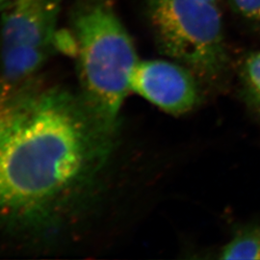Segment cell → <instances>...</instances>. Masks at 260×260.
<instances>
[{
	"label": "cell",
	"mask_w": 260,
	"mask_h": 260,
	"mask_svg": "<svg viewBox=\"0 0 260 260\" xmlns=\"http://www.w3.org/2000/svg\"><path fill=\"white\" fill-rule=\"evenodd\" d=\"M15 99L16 98L11 95L10 91L6 89V87L0 84V137L9 118L10 113L12 111Z\"/></svg>",
	"instance_id": "10"
},
{
	"label": "cell",
	"mask_w": 260,
	"mask_h": 260,
	"mask_svg": "<svg viewBox=\"0 0 260 260\" xmlns=\"http://www.w3.org/2000/svg\"><path fill=\"white\" fill-rule=\"evenodd\" d=\"M216 4L208 0H146L162 53L208 82L222 79L230 65Z\"/></svg>",
	"instance_id": "3"
},
{
	"label": "cell",
	"mask_w": 260,
	"mask_h": 260,
	"mask_svg": "<svg viewBox=\"0 0 260 260\" xmlns=\"http://www.w3.org/2000/svg\"><path fill=\"white\" fill-rule=\"evenodd\" d=\"M49 52V49L31 46L1 47L4 76L9 81H18L33 75L47 61Z\"/></svg>",
	"instance_id": "6"
},
{
	"label": "cell",
	"mask_w": 260,
	"mask_h": 260,
	"mask_svg": "<svg viewBox=\"0 0 260 260\" xmlns=\"http://www.w3.org/2000/svg\"><path fill=\"white\" fill-rule=\"evenodd\" d=\"M220 258L260 260V224L249 225L236 233L223 246Z\"/></svg>",
	"instance_id": "7"
},
{
	"label": "cell",
	"mask_w": 260,
	"mask_h": 260,
	"mask_svg": "<svg viewBox=\"0 0 260 260\" xmlns=\"http://www.w3.org/2000/svg\"><path fill=\"white\" fill-rule=\"evenodd\" d=\"M109 145L83 100L57 89L16 98L0 137V220L50 210L83 182Z\"/></svg>",
	"instance_id": "1"
},
{
	"label": "cell",
	"mask_w": 260,
	"mask_h": 260,
	"mask_svg": "<svg viewBox=\"0 0 260 260\" xmlns=\"http://www.w3.org/2000/svg\"><path fill=\"white\" fill-rule=\"evenodd\" d=\"M235 12L260 25V0H230Z\"/></svg>",
	"instance_id": "9"
},
{
	"label": "cell",
	"mask_w": 260,
	"mask_h": 260,
	"mask_svg": "<svg viewBox=\"0 0 260 260\" xmlns=\"http://www.w3.org/2000/svg\"><path fill=\"white\" fill-rule=\"evenodd\" d=\"M239 76L245 100L260 117V51L249 53L243 59Z\"/></svg>",
	"instance_id": "8"
},
{
	"label": "cell",
	"mask_w": 260,
	"mask_h": 260,
	"mask_svg": "<svg viewBox=\"0 0 260 260\" xmlns=\"http://www.w3.org/2000/svg\"><path fill=\"white\" fill-rule=\"evenodd\" d=\"M61 0H8L2 7L1 47L31 46L50 50Z\"/></svg>",
	"instance_id": "5"
},
{
	"label": "cell",
	"mask_w": 260,
	"mask_h": 260,
	"mask_svg": "<svg viewBox=\"0 0 260 260\" xmlns=\"http://www.w3.org/2000/svg\"><path fill=\"white\" fill-rule=\"evenodd\" d=\"M72 21L83 102L103 133L111 138L139 62L135 47L112 0H77Z\"/></svg>",
	"instance_id": "2"
},
{
	"label": "cell",
	"mask_w": 260,
	"mask_h": 260,
	"mask_svg": "<svg viewBox=\"0 0 260 260\" xmlns=\"http://www.w3.org/2000/svg\"><path fill=\"white\" fill-rule=\"evenodd\" d=\"M208 1H211V2H214V3H217L219 0H208Z\"/></svg>",
	"instance_id": "12"
},
{
	"label": "cell",
	"mask_w": 260,
	"mask_h": 260,
	"mask_svg": "<svg viewBox=\"0 0 260 260\" xmlns=\"http://www.w3.org/2000/svg\"><path fill=\"white\" fill-rule=\"evenodd\" d=\"M8 0H0V10L2 9V7L5 5V3L7 2Z\"/></svg>",
	"instance_id": "11"
},
{
	"label": "cell",
	"mask_w": 260,
	"mask_h": 260,
	"mask_svg": "<svg viewBox=\"0 0 260 260\" xmlns=\"http://www.w3.org/2000/svg\"><path fill=\"white\" fill-rule=\"evenodd\" d=\"M196 76L176 61H139L131 76V91L171 115L192 111L200 101Z\"/></svg>",
	"instance_id": "4"
}]
</instances>
